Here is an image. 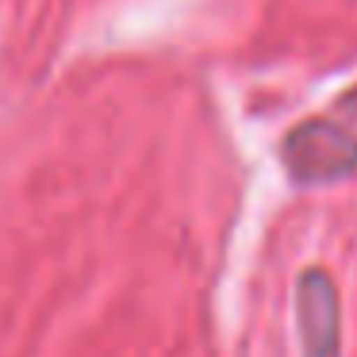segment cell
Returning <instances> with one entry per match:
<instances>
[{"label":"cell","instance_id":"1","mask_svg":"<svg viewBox=\"0 0 357 357\" xmlns=\"http://www.w3.org/2000/svg\"><path fill=\"white\" fill-rule=\"evenodd\" d=\"M296 311H300V338L307 357L338 354V292L323 269H307L296 288Z\"/></svg>","mask_w":357,"mask_h":357}]
</instances>
